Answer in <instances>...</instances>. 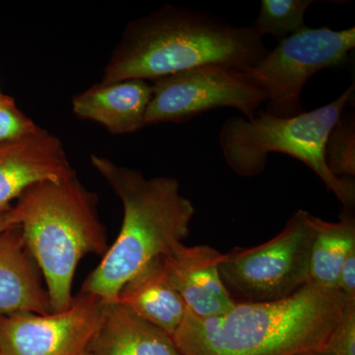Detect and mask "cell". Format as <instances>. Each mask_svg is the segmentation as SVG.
Instances as JSON below:
<instances>
[{
  "mask_svg": "<svg viewBox=\"0 0 355 355\" xmlns=\"http://www.w3.org/2000/svg\"><path fill=\"white\" fill-rule=\"evenodd\" d=\"M268 51L252 25L240 27L210 13L166 4L128 23L105 65L101 81L153 83L207 64L245 71Z\"/></svg>",
  "mask_w": 355,
  "mask_h": 355,
  "instance_id": "cell-1",
  "label": "cell"
},
{
  "mask_svg": "<svg viewBox=\"0 0 355 355\" xmlns=\"http://www.w3.org/2000/svg\"><path fill=\"white\" fill-rule=\"evenodd\" d=\"M349 298L308 282L288 297L236 302L219 316L187 313L173 338L183 355H296L322 350Z\"/></svg>",
  "mask_w": 355,
  "mask_h": 355,
  "instance_id": "cell-2",
  "label": "cell"
},
{
  "mask_svg": "<svg viewBox=\"0 0 355 355\" xmlns=\"http://www.w3.org/2000/svg\"><path fill=\"white\" fill-rule=\"evenodd\" d=\"M91 164L120 198L123 220L116 241L84 280L80 292L114 303L121 287L140 268L188 238L196 209L175 178H146L97 154L91 155Z\"/></svg>",
  "mask_w": 355,
  "mask_h": 355,
  "instance_id": "cell-3",
  "label": "cell"
},
{
  "mask_svg": "<svg viewBox=\"0 0 355 355\" xmlns=\"http://www.w3.org/2000/svg\"><path fill=\"white\" fill-rule=\"evenodd\" d=\"M98 203L97 193L76 174L34 184L16 203L23 237L43 275L53 313L69 307L79 261L86 254L104 256L108 251Z\"/></svg>",
  "mask_w": 355,
  "mask_h": 355,
  "instance_id": "cell-4",
  "label": "cell"
},
{
  "mask_svg": "<svg viewBox=\"0 0 355 355\" xmlns=\"http://www.w3.org/2000/svg\"><path fill=\"white\" fill-rule=\"evenodd\" d=\"M354 94V84H352L333 102L289 118L260 111L250 119H228L222 125L218 137L224 160L238 176L252 178L265 171L268 154L291 156L316 173L345 210L352 211L354 178L335 176L326 164L324 149L329 133Z\"/></svg>",
  "mask_w": 355,
  "mask_h": 355,
  "instance_id": "cell-5",
  "label": "cell"
},
{
  "mask_svg": "<svg viewBox=\"0 0 355 355\" xmlns=\"http://www.w3.org/2000/svg\"><path fill=\"white\" fill-rule=\"evenodd\" d=\"M354 48V27L336 31L304 26L280 40L245 73L268 96L266 112L289 118L306 112L301 94L309 79L321 70L345 64Z\"/></svg>",
  "mask_w": 355,
  "mask_h": 355,
  "instance_id": "cell-6",
  "label": "cell"
},
{
  "mask_svg": "<svg viewBox=\"0 0 355 355\" xmlns=\"http://www.w3.org/2000/svg\"><path fill=\"white\" fill-rule=\"evenodd\" d=\"M311 216L298 210L272 239L222 254L219 270L223 282L252 301L286 298L310 282L314 238Z\"/></svg>",
  "mask_w": 355,
  "mask_h": 355,
  "instance_id": "cell-7",
  "label": "cell"
},
{
  "mask_svg": "<svg viewBox=\"0 0 355 355\" xmlns=\"http://www.w3.org/2000/svg\"><path fill=\"white\" fill-rule=\"evenodd\" d=\"M146 125L181 123L198 114L233 108L250 119L268 101L244 70L220 64L195 67L153 81Z\"/></svg>",
  "mask_w": 355,
  "mask_h": 355,
  "instance_id": "cell-8",
  "label": "cell"
},
{
  "mask_svg": "<svg viewBox=\"0 0 355 355\" xmlns=\"http://www.w3.org/2000/svg\"><path fill=\"white\" fill-rule=\"evenodd\" d=\"M106 304L79 291L62 312L0 314V355H93Z\"/></svg>",
  "mask_w": 355,
  "mask_h": 355,
  "instance_id": "cell-9",
  "label": "cell"
},
{
  "mask_svg": "<svg viewBox=\"0 0 355 355\" xmlns=\"http://www.w3.org/2000/svg\"><path fill=\"white\" fill-rule=\"evenodd\" d=\"M76 174L62 142L44 128L18 141L0 144V211L12 207L11 202L34 184Z\"/></svg>",
  "mask_w": 355,
  "mask_h": 355,
  "instance_id": "cell-10",
  "label": "cell"
},
{
  "mask_svg": "<svg viewBox=\"0 0 355 355\" xmlns=\"http://www.w3.org/2000/svg\"><path fill=\"white\" fill-rule=\"evenodd\" d=\"M222 254L205 245L189 247L181 243L163 257L170 282L193 316H219L236 304L219 270Z\"/></svg>",
  "mask_w": 355,
  "mask_h": 355,
  "instance_id": "cell-11",
  "label": "cell"
},
{
  "mask_svg": "<svg viewBox=\"0 0 355 355\" xmlns=\"http://www.w3.org/2000/svg\"><path fill=\"white\" fill-rule=\"evenodd\" d=\"M153 83L141 79L99 83L74 96L72 111L112 135H128L146 127Z\"/></svg>",
  "mask_w": 355,
  "mask_h": 355,
  "instance_id": "cell-12",
  "label": "cell"
},
{
  "mask_svg": "<svg viewBox=\"0 0 355 355\" xmlns=\"http://www.w3.org/2000/svg\"><path fill=\"white\" fill-rule=\"evenodd\" d=\"M53 313L43 275L20 225L0 234V314Z\"/></svg>",
  "mask_w": 355,
  "mask_h": 355,
  "instance_id": "cell-13",
  "label": "cell"
},
{
  "mask_svg": "<svg viewBox=\"0 0 355 355\" xmlns=\"http://www.w3.org/2000/svg\"><path fill=\"white\" fill-rule=\"evenodd\" d=\"M116 302L174 336L188 309L166 273L163 258L140 268L123 284Z\"/></svg>",
  "mask_w": 355,
  "mask_h": 355,
  "instance_id": "cell-14",
  "label": "cell"
},
{
  "mask_svg": "<svg viewBox=\"0 0 355 355\" xmlns=\"http://www.w3.org/2000/svg\"><path fill=\"white\" fill-rule=\"evenodd\" d=\"M93 355H183L174 338L120 303H107Z\"/></svg>",
  "mask_w": 355,
  "mask_h": 355,
  "instance_id": "cell-15",
  "label": "cell"
},
{
  "mask_svg": "<svg viewBox=\"0 0 355 355\" xmlns=\"http://www.w3.org/2000/svg\"><path fill=\"white\" fill-rule=\"evenodd\" d=\"M314 238L310 252V282L336 288L340 268L355 250V218L343 212L340 220L331 222L311 216Z\"/></svg>",
  "mask_w": 355,
  "mask_h": 355,
  "instance_id": "cell-16",
  "label": "cell"
},
{
  "mask_svg": "<svg viewBox=\"0 0 355 355\" xmlns=\"http://www.w3.org/2000/svg\"><path fill=\"white\" fill-rule=\"evenodd\" d=\"M312 0H261V10L253 28L259 36L280 41L302 29L306 11Z\"/></svg>",
  "mask_w": 355,
  "mask_h": 355,
  "instance_id": "cell-17",
  "label": "cell"
},
{
  "mask_svg": "<svg viewBox=\"0 0 355 355\" xmlns=\"http://www.w3.org/2000/svg\"><path fill=\"white\" fill-rule=\"evenodd\" d=\"M324 161L329 170L338 178L355 176L354 114H343L327 137Z\"/></svg>",
  "mask_w": 355,
  "mask_h": 355,
  "instance_id": "cell-18",
  "label": "cell"
},
{
  "mask_svg": "<svg viewBox=\"0 0 355 355\" xmlns=\"http://www.w3.org/2000/svg\"><path fill=\"white\" fill-rule=\"evenodd\" d=\"M42 130L18 108L14 98L3 95L0 99V144L18 141Z\"/></svg>",
  "mask_w": 355,
  "mask_h": 355,
  "instance_id": "cell-19",
  "label": "cell"
},
{
  "mask_svg": "<svg viewBox=\"0 0 355 355\" xmlns=\"http://www.w3.org/2000/svg\"><path fill=\"white\" fill-rule=\"evenodd\" d=\"M324 350L331 355H355V299L347 301Z\"/></svg>",
  "mask_w": 355,
  "mask_h": 355,
  "instance_id": "cell-20",
  "label": "cell"
},
{
  "mask_svg": "<svg viewBox=\"0 0 355 355\" xmlns=\"http://www.w3.org/2000/svg\"><path fill=\"white\" fill-rule=\"evenodd\" d=\"M336 288L349 298H355V250L340 268Z\"/></svg>",
  "mask_w": 355,
  "mask_h": 355,
  "instance_id": "cell-21",
  "label": "cell"
},
{
  "mask_svg": "<svg viewBox=\"0 0 355 355\" xmlns=\"http://www.w3.org/2000/svg\"><path fill=\"white\" fill-rule=\"evenodd\" d=\"M18 225H20V211L17 205L0 211V234Z\"/></svg>",
  "mask_w": 355,
  "mask_h": 355,
  "instance_id": "cell-22",
  "label": "cell"
},
{
  "mask_svg": "<svg viewBox=\"0 0 355 355\" xmlns=\"http://www.w3.org/2000/svg\"><path fill=\"white\" fill-rule=\"evenodd\" d=\"M296 355H331L327 350H316V352H306V354H300Z\"/></svg>",
  "mask_w": 355,
  "mask_h": 355,
  "instance_id": "cell-23",
  "label": "cell"
},
{
  "mask_svg": "<svg viewBox=\"0 0 355 355\" xmlns=\"http://www.w3.org/2000/svg\"><path fill=\"white\" fill-rule=\"evenodd\" d=\"M3 93H1V91H0V99H1L2 97H3Z\"/></svg>",
  "mask_w": 355,
  "mask_h": 355,
  "instance_id": "cell-24",
  "label": "cell"
}]
</instances>
